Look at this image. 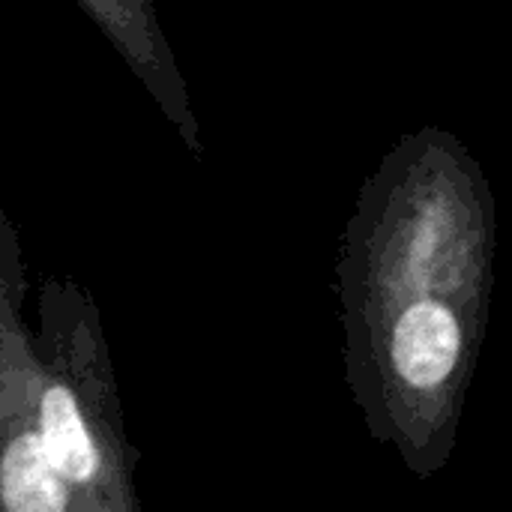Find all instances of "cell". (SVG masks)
I'll return each instance as SVG.
<instances>
[{
    "mask_svg": "<svg viewBox=\"0 0 512 512\" xmlns=\"http://www.w3.org/2000/svg\"><path fill=\"white\" fill-rule=\"evenodd\" d=\"M390 369L411 393L444 390L462 366L465 330L456 309L438 297L408 303L387 339Z\"/></svg>",
    "mask_w": 512,
    "mask_h": 512,
    "instance_id": "cell-3",
    "label": "cell"
},
{
    "mask_svg": "<svg viewBox=\"0 0 512 512\" xmlns=\"http://www.w3.org/2000/svg\"><path fill=\"white\" fill-rule=\"evenodd\" d=\"M102 33L114 42L132 72L156 96L165 114L177 123L192 153H201L198 120L192 117L183 75L174 63V54L162 36L150 0H81Z\"/></svg>",
    "mask_w": 512,
    "mask_h": 512,
    "instance_id": "cell-2",
    "label": "cell"
},
{
    "mask_svg": "<svg viewBox=\"0 0 512 512\" xmlns=\"http://www.w3.org/2000/svg\"><path fill=\"white\" fill-rule=\"evenodd\" d=\"M105 402H87L78 381L63 372L36 381V438L48 465L57 477L75 489H120L111 477V462L105 444L114 441L108 423L102 420Z\"/></svg>",
    "mask_w": 512,
    "mask_h": 512,
    "instance_id": "cell-1",
    "label": "cell"
}]
</instances>
